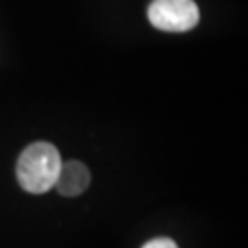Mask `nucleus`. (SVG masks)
<instances>
[{
    "label": "nucleus",
    "mask_w": 248,
    "mask_h": 248,
    "mask_svg": "<svg viewBox=\"0 0 248 248\" xmlns=\"http://www.w3.org/2000/svg\"><path fill=\"white\" fill-rule=\"evenodd\" d=\"M61 155L55 145L48 142H35L28 145L18 156L17 180L20 187L33 193L43 195L55 186V180L61 169Z\"/></svg>",
    "instance_id": "nucleus-1"
},
{
    "label": "nucleus",
    "mask_w": 248,
    "mask_h": 248,
    "mask_svg": "<svg viewBox=\"0 0 248 248\" xmlns=\"http://www.w3.org/2000/svg\"><path fill=\"white\" fill-rule=\"evenodd\" d=\"M147 18L160 31L184 33L199 24L201 11L193 0H153Z\"/></svg>",
    "instance_id": "nucleus-2"
},
{
    "label": "nucleus",
    "mask_w": 248,
    "mask_h": 248,
    "mask_svg": "<svg viewBox=\"0 0 248 248\" xmlns=\"http://www.w3.org/2000/svg\"><path fill=\"white\" fill-rule=\"evenodd\" d=\"M142 248H178V247L173 239H168V237H158V239L147 241Z\"/></svg>",
    "instance_id": "nucleus-4"
},
{
    "label": "nucleus",
    "mask_w": 248,
    "mask_h": 248,
    "mask_svg": "<svg viewBox=\"0 0 248 248\" xmlns=\"http://www.w3.org/2000/svg\"><path fill=\"white\" fill-rule=\"evenodd\" d=\"M90 184V171L81 162H62L55 180V189L64 197L81 195Z\"/></svg>",
    "instance_id": "nucleus-3"
}]
</instances>
